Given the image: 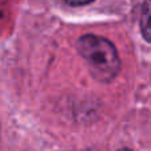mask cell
Listing matches in <instances>:
<instances>
[{"instance_id": "obj_1", "label": "cell", "mask_w": 151, "mask_h": 151, "mask_svg": "<svg viewBox=\"0 0 151 151\" xmlns=\"http://www.w3.org/2000/svg\"><path fill=\"white\" fill-rule=\"evenodd\" d=\"M76 47L96 80L110 82L115 78L119 72L121 61L117 49L109 40L96 35H85L78 39Z\"/></svg>"}, {"instance_id": "obj_2", "label": "cell", "mask_w": 151, "mask_h": 151, "mask_svg": "<svg viewBox=\"0 0 151 151\" xmlns=\"http://www.w3.org/2000/svg\"><path fill=\"white\" fill-rule=\"evenodd\" d=\"M141 28L146 41H150V0H145L143 12H142Z\"/></svg>"}, {"instance_id": "obj_3", "label": "cell", "mask_w": 151, "mask_h": 151, "mask_svg": "<svg viewBox=\"0 0 151 151\" xmlns=\"http://www.w3.org/2000/svg\"><path fill=\"white\" fill-rule=\"evenodd\" d=\"M63 1L69 5H85V4L94 1V0H63Z\"/></svg>"}, {"instance_id": "obj_4", "label": "cell", "mask_w": 151, "mask_h": 151, "mask_svg": "<svg viewBox=\"0 0 151 151\" xmlns=\"http://www.w3.org/2000/svg\"><path fill=\"white\" fill-rule=\"evenodd\" d=\"M118 151H133V150L127 149V147H123V149H121V150H118Z\"/></svg>"}]
</instances>
